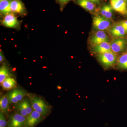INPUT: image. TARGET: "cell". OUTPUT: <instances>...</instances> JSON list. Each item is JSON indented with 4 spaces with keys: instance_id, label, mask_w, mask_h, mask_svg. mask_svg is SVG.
I'll return each instance as SVG.
<instances>
[{
    "instance_id": "cell-19",
    "label": "cell",
    "mask_w": 127,
    "mask_h": 127,
    "mask_svg": "<svg viewBox=\"0 0 127 127\" xmlns=\"http://www.w3.org/2000/svg\"><path fill=\"white\" fill-rule=\"evenodd\" d=\"M117 64L119 69L127 70V53L122 54L118 58Z\"/></svg>"
},
{
    "instance_id": "cell-8",
    "label": "cell",
    "mask_w": 127,
    "mask_h": 127,
    "mask_svg": "<svg viewBox=\"0 0 127 127\" xmlns=\"http://www.w3.org/2000/svg\"><path fill=\"white\" fill-rule=\"evenodd\" d=\"M1 24L5 27L11 28H18L21 22L14 14L11 13L4 16L1 21Z\"/></svg>"
},
{
    "instance_id": "cell-16",
    "label": "cell",
    "mask_w": 127,
    "mask_h": 127,
    "mask_svg": "<svg viewBox=\"0 0 127 127\" xmlns=\"http://www.w3.org/2000/svg\"><path fill=\"white\" fill-rule=\"evenodd\" d=\"M16 85L15 79L11 77L7 78L1 84L2 89L5 91H11L15 88Z\"/></svg>"
},
{
    "instance_id": "cell-10",
    "label": "cell",
    "mask_w": 127,
    "mask_h": 127,
    "mask_svg": "<svg viewBox=\"0 0 127 127\" xmlns=\"http://www.w3.org/2000/svg\"><path fill=\"white\" fill-rule=\"evenodd\" d=\"M127 45V41L123 37L116 38L111 43L112 51L116 54L122 53L125 50Z\"/></svg>"
},
{
    "instance_id": "cell-24",
    "label": "cell",
    "mask_w": 127,
    "mask_h": 127,
    "mask_svg": "<svg viewBox=\"0 0 127 127\" xmlns=\"http://www.w3.org/2000/svg\"><path fill=\"white\" fill-rule=\"evenodd\" d=\"M125 29L126 34H127V20L122 21L119 23Z\"/></svg>"
},
{
    "instance_id": "cell-18",
    "label": "cell",
    "mask_w": 127,
    "mask_h": 127,
    "mask_svg": "<svg viewBox=\"0 0 127 127\" xmlns=\"http://www.w3.org/2000/svg\"><path fill=\"white\" fill-rule=\"evenodd\" d=\"M76 2L80 6L89 11H93L95 6L94 3L89 0H76Z\"/></svg>"
},
{
    "instance_id": "cell-25",
    "label": "cell",
    "mask_w": 127,
    "mask_h": 127,
    "mask_svg": "<svg viewBox=\"0 0 127 127\" xmlns=\"http://www.w3.org/2000/svg\"><path fill=\"white\" fill-rule=\"evenodd\" d=\"M5 60L4 55L2 51H0V63H1Z\"/></svg>"
},
{
    "instance_id": "cell-7",
    "label": "cell",
    "mask_w": 127,
    "mask_h": 127,
    "mask_svg": "<svg viewBox=\"0 0 127 127\" xmlns=\"http://www.w3.org/2000/svg\"><path fill=\"white\" fill-rule=\"evenodd\" d=\"M93 24L94 27L98 31H103L107 30L111 26L110 20L102 16H95L93 19Z\"/></svg>"
},
{
    "instance_id": "cell-1",
    "label": "cell",
    "mask_w": 127,
    "mask_h": 127,
    "mask_svg": "<svg viewBox=\"0 0 127 127\" xmlns=\"http://www.w3.org/2000/svg\"><path fill=\"white\" fill-rule=\"evenodd\" d=\"M33 110L37 111L45 118L47 117L51 111V106L40 96L35 94H29Z\"/></svg>"
},
{
    "instance_id": "cell-9",
    "label": "cell",
    "mask_w": 127,
    "mask_h": 127,
    "mask_svg": "<svg viewBox=\"0 0 127 127\" xmlns=\"http://www.w3.org/2000/svg\"><path fill=\"white\" fill-rule=\"evenodd\" d=\"M90 41L91 44L95 46L102 42H109V37L103 31H98L91 37Z\"/></svg>"
},
{
    "instance_id": "cell-5",
    "label": "cell",
    "mask_w": 127,
    "mask_h": 127,
    "mask_svg": "<svg viewBox=\"0 0 127 127\" xmlns=\"http://www.w3.org/2000/svg\"><path fill=\"white\" fill-rule=\"evenodd\" d=\"M7 127H25L26 117L15 112L7 116Z\"/></svg>"
},
{
    "instance_id": "cell-27",
    "label": "cell",
    "mask_w": 127,
    "mask_h": 127,
    "mask_svg": "<svg viewBox=\"0 0 127 127\" xmlns=\"http://www.w3.org/2000/svg\"><path fill=\"white\" fill-rule=\"evenodd\" d=\"M2 0H0V1H2Z\"/></svg>"
},
{
    "instance_id": "cell-2",
    "label": "cell",
    "mask_w": 127,
    "mask_h": 127,
    "mask_svg": "<svg viewBox=\"0 0 127 127\" xmlns=\"http://www.w3.org/2000/svg\"><path fill=\"white\" fill-rule=\"evenodd\" d=\"M13 108L15 112L26 117L33 111L31 99L28 95L21 101L13 104Z\"/></svg>"
},
{
    "instance_id": "cell-6",
    "label": "cell",
    "mask_w": 127,
    "mask_h": 127,
    "mask_svg": "<svg viewBox=\"0 0 127 127\" xmlns=\"http://www.w3.org/2000/svg\"><path fill=\"white\" fill-rule=\"evenodd\" d=\"M45 118L39 112L33 110L26 117L25 127H35Z\"/></svg>"
},
{
    "instance_id": "cell-21",
    "label": "cell",
    "mask_w": 127,
    "mask_h": 127,
    "mask_svg": "<svg viewBox=\"0 0 127 127\" xmlns=\"http://www.w3.org/2000/svg\"><path fill=\"white\" fill-rule=\"evenodd\" d=\"M10 73L9 68L5 64L2 65L0 67V84L7 78L10 77Z\"/></svg>"
},
{
    "instance_id": "cell-4",
    "label": "cell",
    "mask_w": 127,
    "mask_h": 127,
    "mask_svg": "<svg viewBox=\"0 0 127 127\" xmlns=\"http://www.w3.org/2000/svg\"><path fill=\"white\" fill-rule=\"evenodd\" d=\"M28 95L23 89L17 88L9 91L6 94L10 104H15L21 101Z\"/></svg>"
},
{
    "instance_id": "cell-12",
    "label": "cell",
    "mask_w": 127,
    "mask_h": 127,
    "mask_svg": "<svg viewBox=\"0 0 127 127\" xmlns=\"http://www.w3.org/2000/svg\"><path fill=\"white\" fill-rule=\"evenodd\" d=\"M10 7L11 12L20 15L27 14L25 5L20 0H11Z\"/></svg>"
},
{
    "instance_id": "cell-15",
    "label": "cell",
    "mask_w": 127,
    "mask_h": 127,
    "mask_svg": "<svg viewBox=\"0 0 127 127\" xmlns=\"http://www.w3.org/2000/svg\"><path fill=\"white\" fill-rule=\"evenodd\" d=\"M10 103L6 95L1 96L0 98V110L6 116L10 113Z\"/></svg>"
},
{
    "instance_id": "cell-20",
    "label": "cell",
    "mask_w": 127,
    "mask_h": 127,
    "mask_svg": "<svg viewBox=\"0 0 127 127\" xmlns=\"http://www.w3.org/2000/svg\"><path fill=\"white\" fill-rule=\"evenodd\" d=\"M112 10V8L110 5H104L101 9V16L108 20H110L113 17Z\"/></svg>"
},
{
    "instance_id": "cell-13",
    "label": "cell",
    "mask_w": 127,
    "mask_h": 127,
    "mask_svg": "<svg viewBox=\"0 0 127 127\" xmlns=\"http://www.w3.org/2000/svg\"><path fill=\"white\" fill-rule=\"evenodd\" d=\"M109 32L112 36L116 38L123 37L126 34L125 29L119 23L113 26Z\"/></svg>"
},
{
    "instance_id": "cell-17",
    "label": "cell",
    "mask_w": 127,
    "mask_h": 127,
    "mask_svg": "<svg viewBox=\"0 0 127 127\" xmlns=\"http://www.w3.org/2000/svg\"><path fill=\"white\" fill-rule=\"evenodd\" d=\"M11 0H3L0 1V12L4 16L11 13Z\"/></svg>"
},
{
    "instance_id": "cell-22",
    "label": "cell",
    "mask_w": 127,
    "mask_h": 127,
    "mask_svg": "<svg viewBox=\"0 0 127 127\" xmlns=\"http://www.w3.org/2000/svg\"><path fill=\"white\" fill-rule=\"evenodd\" d=\"M6 117L4 114L0 112V127H7V120Z\"/></svg>"
},
{
    "instance_id": "cell-11",
    "label": "cell",
    "mask_w": 127,
    "mask_h": 127,
    "mask_svg": "<svg viewBox=\"0 0 127 127\" xmlns=\"http://www.w3.org/2000/svg\"><path fill=\"white\" fill-rule=\"evenodd\" d=\"M110 5L116 11L120 14H127V2L125 0H110Z\"/></svg>"
},
{
    "instance_id": "cell-23",
    "label": "cell",
    "mask_w": 127,
    "mask_h": 127,
    "mask_svg": "<svg viewBox=\"0 0 127 127\" xmlns=\"http://www.w3.org/2000/svg\"><path fill=\"white\" fill-rule=\"evenodd\" d=\"M58 4H60L61 7H63L70 0H56Z\"/></svg>"
},
{
    "instance_id": "cell-26",
    "label": "cell",
    "mask_w": 127,
    "mask_h": 127,
    "mask_svg": "<svg viewBox=\"0 0 127 127\" xmlns=\"http://www.w3.org/2000/svg\"><path fill=\"white\" fill-rule=\"evenodd\" d=\"M91 1L92 2H93V3H99L100 0H89Z\"/></svg>"
},
{
    "instance_id": "cell-14",
    "label": "cell",
    "mask_w": 127,
    "mask_h": 127,
    "mask_svg": "<svg viewBox=\"0 0 127 127\" xmlns=\"http://www.w3.org/2000/svg\"><path fill=\"white\" fill-rule=\"evenodd\" d=\"M93 51L94 52L98 54L112 51L111 43L109 42H104L94 46Z\"/></svg>"
},
{
    "instance_id": "cell-3",
    "label": "cell",
    "mask_w": 127,
    "mask_h": 127,
    "mask_svg": "<svg viewBox=\"0 0 127 127\" xmlns=\"http://www.w3.org/2000/svg\"><path fill=\"white\" fill-rule=\"evenodd\" d=\"M97 59L104 68H108L117 64L118 58L117 54L111 51L98 54Z\"/></svg>"
}]
</instances>
